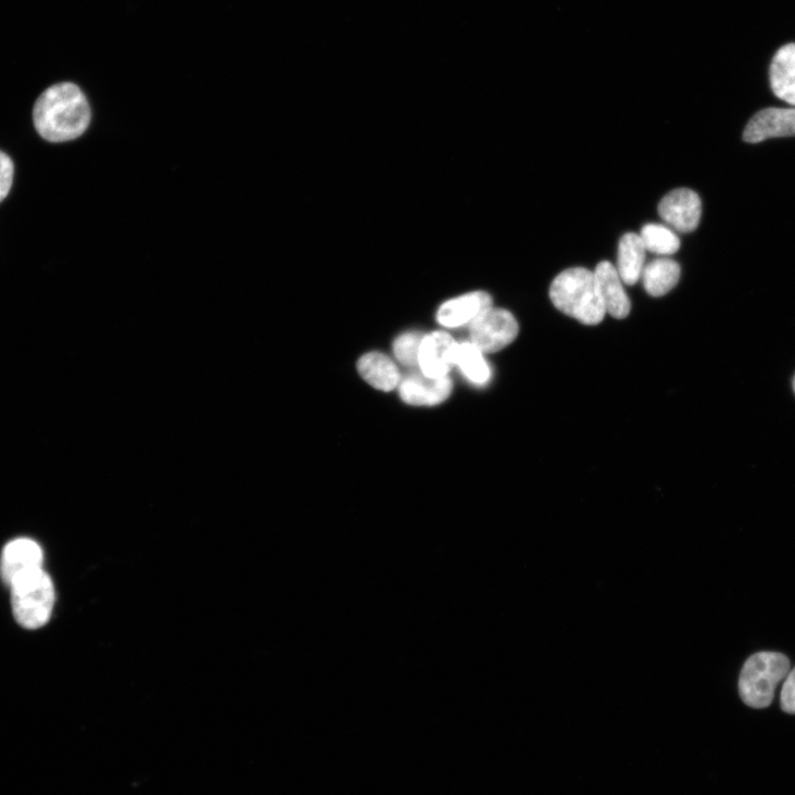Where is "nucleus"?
Masks as SVG:
<instances>
[{
	"label": "nucleus",
	"instance_id": "1",
	"mask_svg": "<svg viewBox=\"0 0 795 795\" xmlns=\"http://www.w3.org/2000/svg\"><path fill=\"white\" fill-rule=\"evenodd\" d=\"M91 122V109L81 89L63 83L47 89L34 108V123L48 142L62 143L80 138Z\"/></svg>",
	"mask_w": 795,
	"mask_h": 795
},
{
	"label": "nucleus",
	"instance_id": "2",
	"mask_svg": "<svg viewBox=\"0 0 795 795\" xmlns=\"http://www.w3.org/2000/svg\"><path fill=\"white\" fill-rule=\"evenodd\" d=\"M553 304L564 314L589 326L601 324L606 314L594 273L571 268L559 274L550 290Z\"/></svg>",
	"mask_w": 795,
	"mask_h": 795
},
{
	"label": "nucleus",
	"instance_id": "3",
	"mask_svg": "<svg viewBox=\"0 0 795 795\" xmlns=\"http://www.w3.org/2000/svg\"><path fill=\"white\" fill-rule=\"evenodd\" d=\"M790 672L788 658L778 652H759L745 662L740 678V694L744 703L756 709L772 704L774 692Z\"/></svg>",
	"mask_w": 795,
	"mask_h": 795
},
{
	"label": "nucleus",
	"instance_id": "4",
	"mask_svg": "<svg viewBox=\"0 0 795 795\" xmlns=\"http://www.w3.org/2000/svg\"><path fill=\"white\" fill-rule=\"evenodd\" d=\"M10 586L16 621L30 630L47 624L54 606V586L48 573L38 569L17 578Z\"/></svg>",
	"mask_w": 795,
	"mask_h": 795
},
{
	"label": "nucleus",
	"instance_id": "5",
	"mask_svg": "<svg viewBox=\"0 0 795 795\" xmlns=\"http://www.w3.org/2000/svg\"><path fill=\"white\" fill-rule=\"evenodd\" d=\"M519 327L514 315L493 306L470 324L472 343L487 354L497 353L512 344L518 336Z\"/></svg>",
	"mask_w": 795,
	"mask_h": 795
},
{
	"label": "nucleus",
	"instance_id": "6",
	"mask_svg": "<svg viewBox=\"0 0 795 795\" xmlns=\"http://www.w3.org/2000/svg\"><path fill=\"white\" fill-rule=\"evenodd\" d=\"M658 214L662 222L683 234L697 229L702 218V201L692 189L678 188L661 199Z\"/></svg>",
	"mask_w": 795,
	"mask_h": 795
},
{
	"label": "nucleus",
	"instance_id": "7",
	"mask_svg": "<svg viewBox=\"0 0 795 795\" xmlns=\"http://www.w3.org/2000/svg\"><path fill=\"white\" fill-rule=\"evenodd\" d=\"M458 344L444 331H434L424 338L419 352L421 371L432 378L447 376L456 365Z\"/></svg>",
	"mask_w": 795,
	"mask_h": 795
},
{
	"label": "nucleus",
	"instance_id": "8",
	"mask_svg": "<svg viewBox=\"0 0 795 795\" xmlns=\"http://www.w3.org/2000/svg\"><path fill=\"white\" fill-rule=\"evenodd\" d=\"M452 392L449 376L432 378L424 373L407 376L400 384L402 400L412 406H437L447 400Z\"/></svg>",
	"mask_w": 795,
	"mask_h": 795
},
{
	"label": "nucleus",
	"instance_id": "9",
	"mask_svg": "<svg viewBox=\"0 0 795 795\" xmlns=\"http://www.w3.org/2000/svg\"><path fill=\"white\" fill-rule=\"evenodd\" d=\"M795 137V109H766L748 123L744 139L760 143L768 139Z\"/></svg>",
	"mask_w": 795,
	"mask_h": 795
},
{
	"label": "nucleus",
	"instance_id": "10",
	"mask_svg": "<svg viewBox=\"0 0 795 795\" xmlns=\"http://www.w3.org/2000/svg\"><path fill=\"white\" fill-rule=\"evenodd\" d=\"M42 564L41 547L33 540L18 539L5 547L0 560V575L11 585L17 578L42 569Z\"/></svg>",
	"mask_w": 795,
	"mask_h": 795
},
{
	"label": "nucleus",
	"instance_id": "11",
	"mask_svg": "<svg viewBox=\"0 0 795 795\" xmlns=\"http://www.w3.org/2000/svg\"><path fill=\"white\" fill-rule=\"evenodd\" d=\"M493 306L492 296L484 291H476L444 302L437 319L445 327H458L471 324L483 312Z\"/></svg>",
	"mask_w": 795,
	"mask_h": 795
},
{
	"label": "nucleus",
	"instance_id": "12",
	"mask_svg": "<svg viewBox=\"0 0 795 795\" xmlns=\"http://www.w3.org/2000/svg\"><path fill=\"white\" fill-rule=\"evenodd\" d=\"M594 275L598 281L607 313L618 319L628 317L631 312V302L615 265L608 261L601 262L596 265Z\"/></svg>",
	"mask_w": 795,
	"mask_h": 795
},
{
	"label": "nucleus",
	"instance_id": "13",
	"mask_svg": "<svg viewBox=\"0 0 795 795\" xmlns=\"http://www.w3.org/2000/svg\"><path fill=\"white\" fill-rule=\"evenodd\" d=\"M770 83L779 99L795 106V43L783 46L774 54Z\"/></svg>",
	"mask_w": 795,
	"mask_h": 795
},
{
	"label": "nucleus",
	"instance_id": "14",
	"mask_svg": "<svg viewBox=\"0 0 795 795\" xmlns=\"http://www.w3.org/2000/svg\"><path fill=\"white\" fill-rule=\"evenodd\" d=\"M681 278L680 264L670 257H658L645 265L642 280L645 291L654 298L671 292Z\"/></svg>",
	"mask_w": 795,
	"mask_h": 795
},
{
	"label": "nucleus",
	"instance_id": "15",
	"mask_svg": "<svg viewBox=\"0 0 795 795\" xmlns=\"http://www.w3.org/2000/svg\"><path fill=\"white\" fill-rule=\"evenodd\" d=\"M646 249L640 235L626 234L619 243L617 272L623 283L634 286L642 278Z\"/></svg>",
	"mask_w": 795,
	"mask_h": 795
},
{
	"label": "nucleus",
	"instance_id": "16",
	"mask_svg": "<svg viewBox=\"0 0 795 795\" xmlns=\"http://www.w3.org/2000/svg\"><path fill=\"white\" fill-rule=\"evenodd\" d=\"M359 375L374 388L391 391L401 384V373L384 354L368 353L357 364Z\"/></svg>",
	"mask_w": 795,
	"mask_h": 795
},
{
	"label": "nucleus",
	"instance_id": "17",
	"mask_svg": "<svg viewBox=\"0 0 795 795\" xmlns=\"http://www.w3.org/2000/svg\"><path fill=\"white\" fill-rule=\"evenodd\" d=\"M456 365L477 384H485L491 378V368L483 353L474 343L466 342L458 345Z\"/></svg>",
	"mask_w": 795,
	"mask_h": 795
},
{
	"label": "nucleus",
	"instance_id": "18",
	"mask_svg": "<svg viewBox=\"0 0 795 795\" xmlns=\"http://www.w3.org/2000/svg\"><path fill=\"white\" fill-rule=\"evenodd\" d=\"M640 237L646 251L660 256L676 254L681 248L679 236L667 226L648 224L642 228Z\"/></svg>",
	"mask_w": 795,
	"mask_h": 795
},
{
	"label": "nucleus",
	"instance_id": "19",
	"mask_svg": "<svg viewBox=\"0 0 795 795\" xmlns=\"http://www.w3.org/2000/svg\"><path fill=\"white\" fill-rule=\"evenodd\" d=\"M425 336L419 331H411L398 338L393 344V353L398 361L408 367L419 365V352Z\"/></svg>",
	"mask_w": 795,
	"mask_h": 795
},
{
	"label": "nucleus",
	"instance_id": "20",
	"mask_svg": "<svg viewBox=\"0 0 795 795\" xmlns=\"http://www.w3.org/2000/svg\"><path fill=\"white\" fill-rule=\"evenodd\" d=\"M15 167L11 157L0 151V203L9 195L14 181Z\"/></svg>",
	"mask_w": 795,
	"mask_h": 795
},
{
	"label": "nucleus",
	"instance_id": "21",
	"mask_svg": "<svg viewBox=\"0 0 795 795\" xmlns=\"http://www.w3.org/2000/svg\"><path fill=\"white\" fill-rule=\"evenodd\" d=\"M780 698L782 710L795 715V668L786 676Z\"/></svg>",
	"mask_w": 795,
	"mask_h": 795
},
{
	"label": "nucleus",
	"instance_id": "22",
	"mask_svg": "<svg viewBox=\"0 0 795 795\" xmlns=\"http://www.w3.org/2000/svg\"><path fill=\"white\" fill-rule=\"evenodd\" d=\"M794 390H795V379H794Z\"/></svg>",
	"mask_w": 795,
	"mask_h": 795
}]
</instances>
